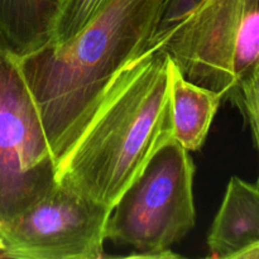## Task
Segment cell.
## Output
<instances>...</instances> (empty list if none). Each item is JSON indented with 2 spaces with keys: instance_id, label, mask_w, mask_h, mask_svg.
<instances>
[{
  "instance_id": "1",
  "label": "cell",
  "mask_w": 259,
  "mask_h": 259,
  "mask_svg": "<svg viewBox=\"0 0 259 259\" xmlns=\"http://www.w3.org/2000/svg\"><path fill=\"white\" fill-rule=\"evenodd\" d=\"M164 0H106L73 37L20 57L57 167L116 73L152 45Z\"/></svg>"
},
{
  "instance_id": "2",
  "label": "cell",
  "mask_w": 259,
  "mask_h": 259,
  "mask_svg": "<svg viewBox=\"0 0 259 259\" xmlns=\"http://www.w3.org/2000/svg\"><path fill=\"white\" fill-rule=\"evenodd\" d=\"M172 60L152 43L111 80L70 153L58 182L114 207L153 154L174 138Z\"/></svg>"
},
{
  "instance_id": "3",
  "label": "cell",
  "mask_w": 259,
  "mask_h": 259,
  "mask_svg": "<svg viewBox=\"0 0 259 259\" xmlns=\"http://www.w3.org/2000/svg\"><path fill=\"white\" fill-rule=\"evenodd\" d=\"M195 164L174 138L153 154L114 205L106 240L131 247V257L172 258V245L195 228Z\"/></svg>"
},
{
  "instance_id": "4",
  "label": "cell",
  "mask_w": 259,
  "mask_h": 259,
  "mask_svg": "<svg viewBox=\"0 0 259 259\" xmlns=\"http://www.w3.org/2000/svg\"><path fill=\"white\" fill-rule=\"evenodd\" d=\"M57 184V162L20 57L0 43V232Z\"/></svg>"
},
{
  "instance_id": "5",
  "label": "cell",
  "mask_w": 259,
  "mask_h": 259,
  "mask_svg": "<svg viewBox=\"0 0 259 259\" xmlns=\"http://www.w3.org/2000/svg\"><path fill=\"white\" fill-rule=\"evenodd\" d=\"M158 43L185 78L228 100L259 63V0H206Z\"/></svg>"
},
{
  "instance_id": "6",
  "label": "cell",
  "mask_w": 259,
  "mask_h": 259,
  "mask_svg": "<svg viewBox=\"0 0 259 259\" xmlns=\"http://www.w3.org/2000/svg\"><path fill=\"white\" fill-rule=\"evenodd\" d=\"M111 210L58 182L0 232V258H103Z\"/></svg>"
},
{
  "instance_id": "7",
  "label": "cell",
  "mask_w": 259,
  "mask_h": 259,
  "mask_svg": "<svg viewBox=\"0 0 259 259\" xmlns=\"http://www.w3.org/2000/svg\"><path fill=\"white\" fill-rule=\"evenodd\" d=\"M207 245L217 259H249L259 248V185L235 176L229 180Z\"/></svg>"
},
{
  "instance_id": "8",
  "label": "cell",
  "mask_w": 259,
  "mask_h": 259,
  "mask_svg": "<svg viewBox=\"0 0 259 259\" xmlns=\"http://www.w3.org/2000/svg\"><path fill=\"white\" fill-rule=\"evenodd\" d=\"M70 0H0V43L19 57L40 50L55 38Z\"/></svg>"
},
{
  "instance_id": "9",
  "label": "cell",
  "mask_w": 259,
  "mask_h": 259,
  "mask_svg": "<svg viewBox=\"0 0 259 259\" xmlns=\"http://www.w3.org/2000/svg\"><path fill=\"white\" fill-rule=\"evenodd\" d=\"M217 91L202 88L182 76L172 61L171 106L174 139L189 152L204 146L212 120L223 103Z\"/></svg>"
},
{
  "instance_id": "10",
  "label": "cell",
  "mask_w": 259,
  "mask_h": 259,
  "mask_svg": "<svg viewBox=\"0 0 259 259\" xmlns=\"http://www.w3.org/2000/svg\"><path fill=\"white\" fill-rule=\"evenodd\" d=\"M228 100L242 111L259 154V63L238 82Z\"/></svg>"
},
{
  "instance_id": "11",
  "label": "cell",
  "mask_w": 259,
  "mask_h": 259,
  "mask_svg": "<svg viewBox=\"0 0 259 259\" xmlns=\"http://www.w3.org/2000/svg\"><path fill=\"white\" fill-rule=\"evenodd\" d=\"M106 0H70L60 18L52 42L61 43L73 37Z\"/></svg>"
},
{
  "instance_id": "12",
  "label": "cell",
  "mask_w": 259,
  "mask_h": 259,
  "mask_svg": "<svg viewBox=\"0 0 259 259\" xmlns=\"http://www.w3.org/2000/svg\"><path fill=\"white\" fill-rule=\"evenodd\" d=\"M206 0H164L161 18L152 43L163 40L175 28L190 17Z\"/></svg>"
},
{
  "instance_id": "13",
  "label": "cell",
  "mask_w": 259,
  "mask_h": 259,
  "mask_svg": "<svg viewBox=\"0 0 259 259\" xmlns=\"http://www.w3.org/2000/svg\"><path fill=\"white\" fill-rule=\"evenodd\" d=\"M249 259H259V248H257V249L254 250V252L250 254V258Z\"/></svg>"
}]
</instances>
